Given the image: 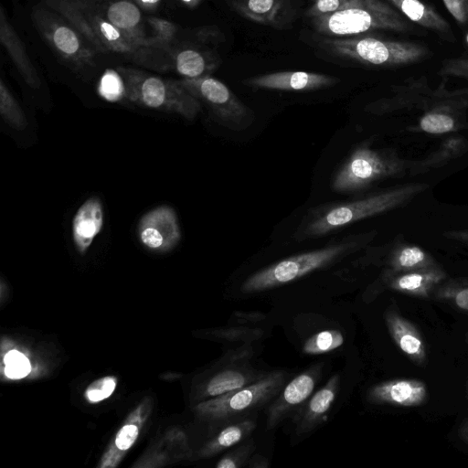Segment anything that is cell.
<instances>
[{
  "mask_svg": "<svg viewBox=\"0 0 468 468\" xmlns=\"http://www.w3.org/2000/svg\"><path fill=\"white\" fill-rule=\"evenodd\" d=\"M388 331L399 349L416 366L424 367L428 360L424 338L417 326L404 317L395 304L384 313Z\"/></svg>",
  "mask_w": 468,
  "mask_h": 468,
  "instance_id": "e0dca14e",
  "label": "cell"
},
{
  "mask_svg": "<svg viewBox=\"0 0 468 468\" xmlns=\"http://www.w3.org/2000/svg\"><path fill=\"white\" fill-rule=\"evenodd\" d=\"M180 1L188 8H195L202 2V0H180Z\"/></svg>",
  "mask_w": 468,
  "mask_h": 468,
  "instance_id": "ee69618b",
  "label": "cell"
},
{
  "mask_svg": "<svg viewBox=\"0 0 468 468\" xmlns=\"http://www.w3.org/2000/svg\"><path fill=\"white\" fill-rule=\"evenodd\" d=\"M31 370L28 358L17 350H9L3 357V372L12 379L25 378Z\"/></svg>",
  "mask_w": 468,
  "mask_h": 468,
  "instance_id": "1f68e13d",
  "label": "cell"
},
{
  "mask_svg": "<svg viewBox=\"0 0 468 468\" xmlns=\"http://www.w3.org/2000/svg\"><path fill=\"white\" fill-rule=\"evenodd\" d=\"M432 299L447 303L463 312H468V286H438L433 292Z\"/></svg>",
  "mask_w": 468,
  "mask_h": 468,
  "instance_id": "d6a6232c",
  "label": "cell"
},
{
  "mask_svg": "<svg viewBox=\"0 0 468 468\" xmlns=\"http://www.w3.org/2000/svg\"><path fill=\"white\" fill-rule=\"evenodd\" d=\"M426 383L418 378H395L378 383L367 390V399L371 404L397 407H419L428 399Z\"/></svg>",
  "mask_w": 468,
  "mask_h": 468,
  "instance_id": "2e32d148",
  "label": "cell"
},
{
  "mask_svg": "<svg viewBox=\"0 0 468 468\" xmlns=\"http://www.w3.org/2000/svg\"><path fill=\"white\" fill-rule=\"evenodd\" d=\"M403 194V190H395L309 207L295 228L292 239L302 242L335 233L359 220L393 207Z\"/></svg>",
  "mask_w": 468,
  "mask_h": 468,
  "instance_id": "7a4b0ae2",
  "label": "cell"
},
{
  "mask_svg": "<svg viewBox=\"0 0 468 468\" xmlns=\"http://www.w3.org/2000/svg\"><path fill=\"white\" fill-rule=\"evenodd\" d=\"M139 435V428L134 423H126L116 433L113 446L110 447L101 462L102 467H115L123 452L130 449Z\"/></svg>",
  "mask_w": 468,
  "mask_h": 468,
  "instance_id": "4316f807",
  "label": "cell"
},
{
  "mask_svg": "<svg viewBox=\"0 0 468 468\" xmlns=\"http://www.w3.org/2000/svg\"><path fill=\"white\" fill-rule=\"evenodd\" d=\"M116 378L103 377L90 383L85 389L84 396L90 403H97L111 397L116 388Z\"/></svg>",
  "mask_w": 468,
  "mask_h": 468,
  "instance_id": "e575fe53",
  "label": "cell"
},
{
  "mask_svg": "<svg viewBox=\"0 0 468 468\" xmlns=\"http://www.w3.org/2000/svg\"><path fill=\"white\" fill-rule=\"evenodd\" d=\"M458 435L461 441L468 445V418L464 419L458 427Z\"/></svg>",
  "mask_w": 468,
  "mask_h": 468,
  "instance_id": "7bdbcfd3",
  "label": "cell"
},
{
  "mask_svg": "<svg viewBox=\"0 0 468 468\" xmlns=\"http://www.w3.org/2000/svg\"><path fill=\"white\" fill-rule=\"evenodd\" d=\"M65 17L98 53H137L123 35L79 0H42Z\"/></svg>",
  "mask_w": 468,
  "mask_h": 468,
  "instance_id": "9c48e42d",
  "label": "cell"
},
{
  "mask_svg": "<svg viewBox=\"0 0 468 468\" xmlns=\"http://www.w3.org/2000/svg\"><path fill=\"white\" fill-rule=\"evenodd\" d=\"M322 364L314 365L283 386L267 411L268 429L275 428L281 421L299 410L311 396L321 376Z\"/></svg>",
  "mask_w": 468,
  "mask_h": 468,
  "instance_id": "5bb4252c",
  "label": "cell"
},
{
  "mask_svg": "<svg viewBox=\"0 0 468 468\" xmlns=\"http://www.w3.org/2000/svg\"><path fill=\"white\" fill-rule=\"evenodd\" d=\"M255 450L253 441H249L241 446L227 452L217 463L218 468H239L247 464Z\"/></svg>",
  "mask_w": 468,
  "mask_h": 468,
  "instance_id": "836d02e7",
  "label": "cell"
},
{
  "mask_svg": "<svg viewBox=\"0 0 468 468\" xmlns=\"http://www.w3.org/2000/svg\"><path fill=\"white\" fill-rule=\"evenodd\" d=\"M286 378L287 374L282 370L264 374L245 387L199 403L196 410L209 420H229L271 400L283 388Z\"/></svg>",
  "mask_w": 468,
  "mask_h": 468,
  "instance_id": "5b68a950",
  "label": "cell"
},
{
  "mask_svg": "<svg viewBox=\"0 0 468 468\" xmlns=\"http://www.w3.org/2000/svg\"><path fill=\"white\" fill-rule=\"evenodd\" d=\"M392 171L388 155L371 149L367 144L356 146L341 165L335 171L330 180L334 192L353 195L367 188L372 182L380 179Z\"/></svg>",
  "mask_w": 468,
  "mask_h": 468,
  "instance_id": "8fae6325",
  "label": "cell"
},
{
  "mask_svg": "<svg viewBox=\"0 0 468 468\" xmlns=\"http://www.w3.org/2000/svg\"><path fill=\"white\" fill-rule=\"evenodd\" d=\"M0 42L25 81L34 89L39 88L41 81L38 73L2 5L0 7Z\"/></svg>",
  "mask_w": 468,
  "mask_h": 468,
  "instance_id": "7402d4cb",
  "label": "cell"
},
{
  "mask_svg": "<svg viewBox=\"0 0 468 468\" xmlns=\"http://www.w3.org/2000/svg\"><path fill=\"white\" fill-rule=\"evenodd\" d=\"M0 113L15 129L23 130L27 125L24 111L3 80H0Z\"/></svg>",
  "mask_w": 468,
  "mask_h": 468,
  "instance_id": "f1b7e54d",
  "label": "cell"
},
{
  "mask_svg": "<svg viewBox=\"0 0 468 468\" xmlns=\"http://www.w3.org/2000/svg\"><path fill=\"white\" fill-rule=\"evenodd\" d=\"M454 122L448 115L431 113L420 121V128L430 133H442L453 129Z\"/></svg>",
  "mask_w": 468,
  "mask_h": 468,
  "instance_id": "8d00e7d4",
  "label": "cell"
},
{
  "mask_svg": "<svg viewBox=\"0 0 468 468\" xmlns=\"http://www.w3.org/2000/svg\"><path fill=\"white\" fill-rule=\"evenodd\" d=\"M466 42L468 44V34L466 35Z\"/></svg>",
  "mask_w": 468,
  "mask_h": 468,
  "instance_id": "7dc6e473",
  "label": "cell"
},
{
  "mask_svg": "<svg viewBox=\"0 0 468 468\" xmlns=\"http://www.w3.org/2000/svg\"><path fill=\"white\" fill-rule=\"evenodd\" d=\"M255 428L256 422L252 420H244L227 425L204 447L201 453L204 456H211L230 448L247 438Z\"/></svg>",
  "mask_w": 468,
  "mask_h": 468,
  "instance_id": "cb8c5ba5",
  "label": "cell"
},
{
  "mask_svg": "<svg viewBox=\"0 0 468 468\" xmlns=\"http://www.w3.org/2000/svg\"><path fill=\"white\" fill-rule=\"evenodd\" d=\"M249 467L252 468H266L269 466L268 460L261 454L251 455L247 463Z\"/></svg>",
  "mask_w": 468,
  "mask_h": 468,
  "instance_id": "60d3db41",
  "label": "cell"
},
{
  "mask_svg": "<svg viewBox=\"0 0 468 468\" xmlns=\"http://www.w3.org/2000/svg\"><path fill=\"white\" fill-rule=\"evenodd\" d=\"M142 9L154 11L157 8L162 0H133Z\"/></svg>",
  "mask_w": 468,
  "mask_h": 468,
  "instance_id": "b9f144b4",
  "label": "cell"
},
{
  "mask_svg": "<svg viewBox=\"0 0 468 468\" xmlns=\"http://www.w3.org/2000/svg\"><path fill=\"white\" fill-rule=\"evenodd\" d=\"M344 344V335L337 329H326L311 335L303 344L306 355H320L331 352Z\"/></svg>",
  "mask_w": 468,
  "mask_h": 468,
  "instance_id": "f546056e",
  "label": "cell"
},
{
  "mask_svg": "<svg viewBox=\"0 0 468 468\" xmlns=\"http://www.w3.org/2000/svg\"><path fill=\"white\" fill-rule=\"evenodd\" d=\"M375 232L350 234L331 239L324 247L278 261L250 275L241 284L243 293L282 286L315 271L329 268L366 247Z\"/></svg>",
  "mask_w": 468,
  "mask_h": 468,
  "instance_id": "6da1fadb",
  "label": "cell"
},
{
  "mask_svg": "<svg viewBox=\"0 0 468 468\" xmlns=\"http://www.w3.org/2000/svg\"><path fill=\"white\" fill-rule=\"evenodd\" d=\"M196 40L173 43L167 51L172 69L185 79L211 75L222 63L218 48L224 41V35L214 26L194 30Z\"/></svg>",
  "mask_w": 468,
  "mask_h": 468,
  "instance_id": "30bf717a",
  "label": "cell"
},
{
  "mask_svg": "<svg viewBox=\"0 0 468 468\" xmlns=\"http://www.w3.org/2000/svg\"><path fill=\"white\" fill-rule=\"evenodd\" d=\"M340 82L335 76L302 70H286L250 77L242 83L251 89L282 91H313L333 87Z\"/></svg>",
  "mask_w": 468,
  "mask_h": 468,
  "instance_id": "9a60e30c",
  "label": "cell"
},
{
  "mask_svg": "<svg viewBox=\"0 0 468 468\" xmlns=\"http://www.w3.org/2000/svg\"><path fill=\"white\" fill-rule=\"evenodd\" d=\"M449 12L459 22H465L468 18V0H443Z\"/></svg>",
  "mask_w": 468,
  "mask_h": 468,
  "instance_id": "f35d334b",
  "label": "cell"
},
{
  "mask_svg": "<svg viewBox=\"0 0 468 468\" xmlns=\"http://www.w3.org/2000/svg\"><path fill=\"white\" fill-rule=\"evenodd\" d=\"M105 21L115 27L139 52L147 48L148 37L145 35L139 6L132 0H79Z\"/></svg>",
  "mask_w": 468,
  "mask_h": 468,
  "instance_id": "7c38bea8",
  "label": "cell"
},
{
  "mask_svg": "<svg viewBox=\"0 0 468 468\" xmlns=\"http://www.w3.org/2000/svg\"><path fill=\"white\" fill-rule=\"evenodd\" d=\"M314 30L325 37H349L371 30H403L405 20L381 0H357L335 13L310 18Z\"/></svg>",
  "mask_w": 468,
  "mask_h": 468,
  "instance_id": "277c9868",
  "label": "cell"
},
{
  "mask_svg": "<svg viewBox=\"0 0 468 468\" xmlns=\"http://www.w3.org/2000/svg\"><path fill=\"white\" fill-rule=\"evenodd\" d=\"M320 44L339 58L363 65L390 66L411 62L423 53L416 45L371 37H325Z\"/></svg>",
  "mask_w": 468,
  "mask_h": 468,
  "instance_id": "8992f818",
  "label": "cell"
},
{
  "mask_svg": "<svg viewBox=\"0 0 468 468\" xmlns=\"http://www.w3.org/2000/svg\"><path fill=\"white\" fill-rule=\"evenodd\" d=\"M411 21L435 30H447V23L420 0H388Z\"/></svg>",
  "mask_w": 468,
  "mask_h": 468,
  "instance_id": "d4e9b609",
  "label": "cell"
},
{
  "mask_svg": "<svg viewBox=\"0 0 468 468\" xmlns=\"http://www.w3.org/2000/svg\"><path fill=\"white\" fill-rule=\"evenodd\" d=\"M147 22L153 30V35L148 37L147 48L168 51L175 42L178 27L171 21L149 16Z\"/></svg>",
  "mask_w": 468,
  "mask_h": 468,
  "instance_id": "83f0119b",
  "label": "cell"
},
{
  "mask_svg": "<svg viewBox=\"0 0 468 468\" xmlns=\"http://www.w3.org/2000/svg\"><path fill=\"white\" fill-rule=\"evenodd\" d=\"M466 396H467V399H468V380H467V383H466Z\"/></svg>",
  "mask_w": 468,
  "mask_h": 468,
  "instance_id": "f6af8a7d",
  "label": "cell"
},
{
  "mask_svg": "<svg viewBox=\"0 0 468 468\" xmlns=\"http://www.w3.org/2000/svg\"><path fill=\"white\" fill-rule=\"evenodd\" d=\"M357 0H313L306 11V16L310 18L326 16L341 10Z\"/></svg>",
  "mask_w": 468,
  "mask_h": 468,
  "instance_id": "d590c367",
  "label": "cell"
},
{
  "mask_svg": "<svg viewBox=\"0 0 468 468\" xmlns=\"http://www.w3.org/2000/svg\"><path fill=\"white\" fill-rule=\"evenodd\" d=\"M338 374L332 376L327 383L316 391L307 403H304L294 415L295 432L305 434L316 429L331 409L339 388Z\"/></svg>",
  "mask_w": 468,
  "mask_h": 468,
  "instance_id": "ac0fdd59",
  "label": "cell"
},
{
  "mask_svg": "<svg viewBox=\"0 0 468 468\" xmlns=\"http://www.w3.org/2000/svg\"><path fill=\"white\" fill-rule=\"evenodd\" d=\"M388 265L390 270H388L384 275L431 268L425 252L418 247L404 248L388 260Z\"/></svg>",
  "mask_w": 468,
  "mask_h": 468,
  "instance_id": "484cf974",
  "label": "cell"
},
{
  "mask_svg": "<svg viewBox=\"0 0 468 468\" xmlns=\"http://www.w3.org/2000/svg\"><path fill=\"white\" fill-rule=\"evenodd\" d=\"M98 92L109 101L115 102L125 100L124 82L116 69H107L104 72L98 85Z\"/></svg>",
  "mask_w": 468,
  "mask_h": 468,
  "instance_id": "4dcf8cb0",
  "label": "cell"
},
{
  "mask_svg": "<svg viewBox=\"0 0 468 468\" xmlns=\"http://www.w3.org/2000/svg\"><path fill=\"white\" fill-rule=\"evenodd\" d=\"M264 374L242 366H230L214 374L205 384L203 394L215 398L245 387Z\"/></svg>",
  "mask_w": 468,
  "mask_h": 468,
  "instance_id": "603a6c76",
  "label": "cell"
},
{
  "mask_svg": "<svg viewBox=\"0 0 468 468\" xmlns=\"http://www.w3.org/2000/svg\"><path fill=\"white\" fill-rule=\"evenodd\" d=\"M266 318V314L260 312H235L231 316L234 323H256Z\"/></svg>",
  "mask_w": 468,
  "mask_h": 468,
  "instance_id": "ab89813d",
  "label": "cell"
},
{
  "mask_svg": "<svg viewBox=\"0 0 468 468\" xmlns=\"http://www.w3.org/2000/svg\"><path fill=\"white\" fill-rule=\"evenodd\" d=\"M136 232L144 247L161 253L173 250L182 237L177 214L166 205L144 214L138 221Z\"/></svg>",
  "mask_w": 468,
  "mask_h": 468,
  "instance_id": "4fadbf2b",
  "label": "cell"
},
{
  "mask_svg": "<svg viewBox=\"0 0 468 468\" xmlns=\"http://www.w3.org/2000/svg\"><path fill=\"white\" fill-rule=\"evenodd\" d=\"M217 335L227 341H244L249 343L260 338L262 335V331L260 328L233 326L217 331Z\"/></svg>",
  "mask_w": 468,
  "mask_h": 468,
  "instance_id": "74e56055",
  "label": "cell"
},
{
  "mask_svg": "<svg viewBox=\"0 0 468 468\" xmlns=\"http://www.w3.org/2000/svg\"><path fill=\"white\" fill-rule=\"evenodd\" d=\"M31 19L49 47L74 69L95 65L98 52L60 14L46 5L37 6L32 10Z\"/></svg>",
  "mask_w": 468,
  "mask_h": 468,
  "instance_id": "52a82bcc",
  "label": "cell"
},
{
  "mask_svg": "<svg viewBox=\"0 0 468 468\" xmlns=\"http://www.w3.org/2000/svg\"><path fill=\"white\" fill-rule=\"evenodd\" d=\"M125 87V101L137 106L176 113L193 121L202 110L201 102L180 82L164 79L146 71L118 67Z\"/></svg>",
  "mask_w": 468,
  "mask_h": 468,
  "instance_id": "3957f363",
  "label": "cell"
},
{
  "mask_svg": "<svg viewBox=\"0 0 468 468\" xmlns=\"http://www.w3.org/2000/svg\"><path fill=\"white\" fill-rule=\"evenodd\" d=\"M104 221L103 205L101 198L92 196L86 199L72 218V241L77 251L83 255L101 231Z\"/></svg>",
  "mask_w": 468,
  "mask_h": 468,
  "instance_id": "d6986e66",
  "label": "cell"
},
{
  "mask_svg": "<svg viewBox=\"0 0 468 468\" xmlns=\"http://www.w3.org/2000/svg\"><path fill=\"white\" fill-rule=\"evenodd\" d=\"M239 16L261 25L282 27L291 21L290 0H227Z\"/></svg>",
  "mask_w": 468,
  "mask_h": 468,
  "instance_id": "ffe728a7",
  "label": "cell"
},
{
  "mask_svg": "<svg viewBox=\"0 0 468 468\" xmlns=\"http://www.w3.org/2000/svg\"><path fill=\"white\" fill-rule=\"evenodd\" d=\"M445 274L433 268L421 269L395 275H384L380 285L399 293L431 299L434 291L444 279Z\"/></svg>",
  "mask_w": 468,
  "mask_h": 468,
  "instance_id": "44dd1931",
  "label": "cell"
},
{
  "mask_svg": "<svg viewBox=\"0 0 468 468\" xmlns=\"http://www.w3.org/2000/svg\"><path fill=\"white\" fill-rule=\"evenodd\" d=\"M182 85L205 105L218 124L235 132L248 129L255 121L254 112L222 81L207 75L180 79Z\"/></svg>",
  "mask_w": 468,
  "mask_h": 468,
  "instance_id": "ba28073f",
  "label": "cell"
},
{
  "mask_svg": "<svg viewBox=\"0 0 468 468\" xmlns=\"http://www.w3.org/2000/svg\"><path fill=\"white\" fill-rule=\"evenodd\" d=\"M465 339H466V342L468 344V333L466 334Z\"/></svg>",
  "mask_w": 468,
  "mask_h": 468,
  "instance_id": "bcb514c9",
  "label": "cell"
}]
</instances>
